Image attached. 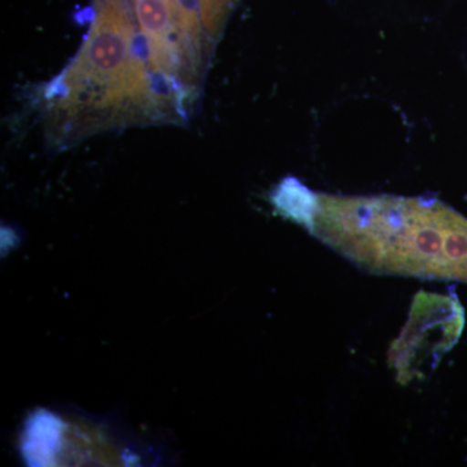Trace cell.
<instances>
[{
	"instance_id": "cell-1",
	"label": "cell",
	"mask_w": 467,
	"mask_h": 467,
	"mask_svg": "<svg viewBox=\"0 0 467 467\" xmlns=\"http://www.w3.org/2000/svg\"><path fill=\"white\" fill-rule=\"evenodd\" d=\"M306 227L370 272L467 284V218L441 202L316 193Z\"/></svg>"
},
{
	"instance_id": "cell-2",
	"label": "cell",
	"mask_w": 467,
	"mask_h": 467,
	"mask_svg": "<svg viewBox=\"0 0 467 467\" xmlns=\"http://www.w3.org/2000/svg\"><path fill=\"white\" fill-rule=\"evenodd\" d=\"M88 42L64 78V109L103 119L133 117L152 109L142 58L134 54L133 26L124 0H98Z\"/></svg>"
},
{
	"instance_id": "cell-3",
	"label": "cell",
	"mask_w": 467,
	"mask_h": 467,
	"mask_svg": "<svg viewBox=\"0 0 467 467\" xmlns=\"http://www.w3.org/2000/svg\"><path fill=\"white\" fill-rule=\"evenodd\" d=\"M465 326V312L454 295L420 292L411 306L404 330L389 349V365L399 382L422 379L459 342Z\"/></svg>"
},
{
	"instance_id": "cell-4",
	"label": "cell",
	"mask_w": 467,
	"mask_h": 467,
	"mask_svg": "<svg viewBox=\"0 0 467 467\" xmlns=\"http://www.w3.org/2000/svg\"><path fill=\"white\" fill-rule=\"evenodd\" d=\"M233 0H198L202 27L209 33H214L223 24L227 9Z\"/></svg>"
}]
</instances>
